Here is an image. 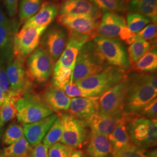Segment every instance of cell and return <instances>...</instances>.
Returning a JSON list of instances; mask_svg holds the SVG:
<instances>
[{
  "label": "cell",
  "instance_id": "cell-29",
  "mask_svg": "<svg viewBox=\"0 0 157 157\" xmlns=\"http://www.w3.org/2000/svg\"><path fill=\"white\" fill-rule=\"evenodd\" d=\"M32 147L25 137L9 145L4 150V157H22L28 156L32 150Z\"/></svg>",
  "mask_w": 157,
  "mask_h": 157
},
{
  "label": "cell",
  "instance_id": "cell-16",
  "mask_svg": "<svg viewBox=\"0 0 157 157\" xmlns=\"http://www.w3.org/2000/svg\"><path fill=\"white\" fill-rule=\"evenodd\" d=\"M59 14L65 15H89L100 19L102 12L89 0H61Z\"/></svg>",
  "mask_w": 157,
  "mask_h": 157
},
{
  "label": "cell",
  "instance_id": "cell-47",
  "mask_svg": "<svg viewBox=\"0 0 157 157\" xmlns=\"http://www.w3.org/2000/svg\"><path fill=\"white\" fill-rule=\"evenodd\" d=\"M3 124H2V121H1V118H0V137H1V128H2V126H3Z\"/></svg>",
  "mask_w": 157,
  "mask_h": 157
},
{
  "label": "cell",
  "instance_id": "cell-43",
  "mask_svg": "<svg viewBox=\"0 0 157 157\" xmlns=\"http://www.w3.org/2000/svg\"><path fill=\"white\" fill-rule=\"evenodd\" d=\"M0 25L4 26L6 27H8L9 28L13 29V25L11 21L6 17L5 13L2 11V10L0 8Z\"/></svg>",
  "mask_w": 157,
  "mask_h": 157
},
{
  "label": "cell",
  "instance_id": "cell-4",
  "mask_svg": "<svg viewBox=\"0 0 157 157\" xmlns=\"http://www.w3.org/2000/svg\"><path fill=\"white\" fill-rule=\"evenodd\" d=\"M128 81L124 112L138 113L148 103L157 98V90L147 84L140 73L128 74Z\"/></svg>",
  "mask_w": 157,
  "mask_h": 157
},
{
  "label": "cell",
  "instance_id": "cell-28",
  "mask_svg": "<svg viewBox=\"0 0 157 157\" xmlns=\"http://www.w3.org/2000/svg\"><path fill=\"white\" fill-rule=\"evenodd\" d=\"M154 45L151 43L139 37L129 45L128 48V55L130 66H133Z\"/></svg>",
  "mask_w": 157,
  "mask_h": 157
},
{
  "label": "cell",
  "instance_id": "cell-6",
  "mask_svg": "<svg viewBox=\"0 0 157 157\" xmlns=\"http://www.w3.org/2000/svg\"><path fill=\"white\" fill-rule=\"evenodd\" d=\"M97 34L108 38L118 39L129 45L139 37L137 34L132 33L129 30L124 17L111 12L103 13Z\"/></svg>",
  "mask_w": 157,
  "mask_h": 157
},
{
  "label": "cell",
  "instance_id": "cell-33",
  "mask_svg": "<svg viewBox=\"0 0 157 157\" xmlns=\"http://www.w3.org/2000/svg\"><path fill=\"white\" fill-rule=\"evenodd\" d=\"M19 97L12 96L6 98L5 103L0 107V118L4 124L17 117L16 102Z\"/></svg>",
  "mask_w": 157,
  "mask_h": 157
},
{
  "label": "cell",
  "instance_id": "cell-34",
  "mask_svg": "<svg viewBox=\"0 0 157 157\" xmlns=\"http://www.w3.org/2000/svg\"><path fill=\"white\" fill-rule=\"evenodd\" d=\"M126 25L132 33H138L151 21L139 13L129 12L126 16Z\"/></svg>",
  "mask_w": 157,
  "mask_h": 157
},
{
  "label": "cell",
  "instance_id": "cell-15",
  "mask_svg": "<svg viewBox=\"0 0 157 157\" xmlns=\"http://www.w3.org/2000/svg\"><path fill=\"white\" fill-rule=\"evenodd\" d=\"M6 72L11 90L22 95L28 90L29 83H30L26 76L24 63L13 57L7 62Z\"/></svg>",
  "mask_w": 157,
  "mask_h": 157
},
{
  "label": "cell",
  "instance_id": "cell-42",
  "mask_svg": "<svg viewBox=\"0 0 157 157\" xmlns=\"http://www.w3.org/2000/svg\"><path fill=\"white\" fill-rule=\"evenodd\" d=\"M19 1V0H4V6L11 18L15 17L17 15Z\"/></svg>",
  "mask_w": 157,
  "mask_h": 157
},
{
  "label": "cell",
  "instance_id": "cell-17",
  "mask_svg": "<svg viewBox=\"0 0 157 157\" xmlns=\"http://www.w3.org/2000/svg\"><path fill=\"white\" fill-rule=\"evenodd\" d=\"M124 112L103 114L97 112L84 122L91 132L108 136L112 133Z\"/></svg>",
  "mask_w": 157,
  "mask_h": 157
},
{
  "label": "cell",
  "instance_id": "cell-7",
  "mask_svg": "<svg viewBox=\"0 0 157 157\" xmlns=\"http://www.w3.org/2000/svg\"><path fill=\"white\" fill-rule=\"evenodd\" d=\"M92 41L109 66L129 69L130 64L128 52L120 40L97 35Z\"/></svg>",
  "mask_w": 157,
  "mask_h": 157
},
{
  "label": "cell",
  "instance_id": "cell-11",
  "mask_svg": "<svg viewBox=\"0 0 157 157\" xmlns=\"http://www.w3.org/2000/svg\"><path fill=\"white\" fill-rule=\"evenodd\" d=\"M63 133L60 142L73 148H79L87 140V130L85 122L66 113L61 117Z\"/></svg>",
  "mask_w": 157,
  "mask_h": 157
},
{
  "label": "cell",
  "instance_id": "cell-23",
  "mask_svg": "<svg viewBox=\"0 0 157 157\" xmlns=\"http://www.w3.org/2000/svg\"><path fill=\"white\" fill-rule=\"evenodd\" d=\"M41 98L53 111L60 112L69 110L71 98L61 89L51 85L48 86L44 90Z\"/></svg>",
  "mask_w": 157,
  "mask_h": 157
},
{
  "label": "cell",
  "instance_id": "cell-39",
  "mask_svg": "<svg viewBox=\"0 0 157 157\" xmlns=\"http://www.w3.org/2000/svg\"><path fill=\"white\" fill-rule=\"evenodd\" d=\"M138 114L143 118L150 119H157V99L154 98L143 107Z\"/></svg>",
  "mask_w": 157,
  "mask_h": 157
},
{
  "label": "cell",
  "instance_id": "cell-3",
  "mask_svg": "<svg viewBox=\"0 0 157 157\" xmlns=\"http://www.w3.org/2000/svg\"><path fill=\"white\" fill-rule=\"evenodd\" d=\"M131 142L143 148L157 146V119L143 118L138 113H124Z\"/></svg>",
  "mask_w": 157,
  "mask_h": 157
},
{
  "label": "cell",
  "instance_id": "cell-44",
  "mask_svg": "<svg viewBox=\"0 0 157 157\" xmlns=\"http://www.w3.org/2000/svg\"><path fill=\"white\" fill-rule=\"evenodd\" d=\"M70 157H86L84 152L80 150H73Z\"/></svg>",
  "mask_w": 157,
  "mask_h": 157
},
{
  "label": "cell",
  "instance_id": "cell-12",
  "mask_svg": "<svg viewBox=\"0 0 157 157\" xmlns=\"http://www.w3.org/2000/svg\"><path fill=\"white\" fill-rule=\"evenodd\" d=\"M100 19L89 15H65L56 17V22L69 33L89 36L92 40L97 36Z\"/></svg>",
  "mask_w": 157,
  "mask_h": 157
},
{
  "label": "cell",
  "instance_id": "cell-30",
  "mask_svg": "<svg viewBox=\"0 0 157 157\" xmlns=\"http://www.w3.org/2000/svg\"><path fill=\"white\" fill-rule=\"evenodd\" d=\"M101 12L123 13L126 11L124 0H89Z\"/></svg>",
  "mask_w": 157,
  "mask_h": 157
},
{
  "label": "cell",
  "instance_id": "cell-27",
  "mask_svg": "<svg viewBox=\"0 0 157 157\" xmlns=\"http://www.w3.org/2000/svg\"><path fill=\"white\" fill-rule=\"evenodd\" d=\"M44 0H19L18 16L20 24L25 23L39 11Z\"/></svg>",
  "mask_w": 157,
  "mask_h": 157
},
{
  "label": "cell",
  "instance_id": "cell-8",
  "mask_svg": "<svg viewBox=\"0 0 157 157\" xmlns=\"http://www.w3.org/2000/svg\"><path fill=\"white\" fill-rule=\"evenodd\" d=\"M25 62L28 78L39 83H45L49 79L56 63L41 46H39L31 53Z\"/></svg>",
  "mask_w": 157,
  "mask_h": 157
},
{
  "label": "cell",
  "instance_id": "cell-31",
  "mask_svg": "<svg viewBox=\"0 0 157 157\" xmlns=\"http://www.w3.org/2000/svg\"><path fill=\"white\" fill-rule=\"evenodd\" d=\"M63 133V125L61 117H57L43 140V144L50 147L60 142Z\"/></svg>",
  "mask_w": 157,
  "mask_h": 157
},
{
  "label": "cell",
  "instance_id": "cell-9",
  "mask_svg": "<svg viewBox=\"0 0 157 157\" xmlns=\"http://www.w3.org/2000/svg\"><path fill=\"white\" fill-rule=\"evenodd\" d=\"M46 29L23 26L13 36V57L23 63L25 62L27 57L39 46Z\"/></svg>",
  "mask_w": 157,
  "mask_h": 157
},
{
  "label": "cell",
  "instance_id": "cell-10",
  "mask_svg": "<svg viewBox=\"0 0 157 157\" xmlns=\"http://www.w3.org/2000/svg\"><path fill=\"white\" fill-rule=\"evenodd\" d=\"M128 76L98 97V111L103 114L124 112L125 98L128 89Z\"/></svg>",
  "mask_w": 157,
  "mask_h": 157
},
{
  "label": "cell",
  "instance_id": "cell-35",
  "mask_svg": "<svg viewBox=\"0 0 157 157\" xmlns=\"http://www.w3.org/2000/svg\"><path fill=\"white\" fill-rule=\"evenodd\" d=\"M24 136L23 128L19 124L13 123L9 125L3 136L2 143L5 145H10Z\"/></svg>",
  "mask_w": 157,
  "mask_h": 157
},
{
  "label": "cell",
  "instance_id": "cell-48",
  "mask_svg": "<svg viewBox=\"0 0 157 157\" xmlns=\"http://www.w3.org/2000/svg\"><path fill=\"white\" fill-rule=\"evenodd\" d=\"M29 157V156H26V157Z\"/></svg>",
  "mask_w": 157,
  "mask_h": 157
},
{
  "label": "cell",
  "instance_id": "cell-5",
  "mask_svg": "<svg viewBox=\"0 0 157 157\" xmlns=\"http://www.w3.org/2000/svg\"><path fill=\"white\" fill-rule=\"evenodd\" d=\"M16 108L17 119L23 124L37 122L54 112L39 95L28 92L17 98Z\"/></svg>",
  "mask_w": 157,
  "mask_h": 157
},
{
  "label": "cell",
  "instance_id": "cell-22",
  "mask_svg": "<svg viewBox=\"0 0 157 157\" xmlns=\"http://www.w3.org/2000/svg\"><path fill=\"white\" fill-rule=\"evenodd\" d=\"M108 138L112 146V157H115L118 152L132 143L124 113L118 121L112 133L108 136Z\"/></svg>",
  "mask_w": 157,
  "mask_h": 157
},
{
  "label": "cell",
  "instance_id": "cell-41",
  "mask_svg": "<svg viewBox=\"0 0 157 157\" xmlns=\"http://www.w3.org/2000/svg\"><path fill=\"white\" fill-rule=\"evenodd\" d=\"M48 150V147L47 146L40 143L32 147L30 154L31 157H49Z\"/></svg>",
  "mask_w": 157,
  "mask_h": 157
},
{
  "label": "cell",
  "instance_id": "cell-18",
  "mask_svg": "<svg viewBox=\"0 0 157 157\" xmlns=\"http://www.w3.org/2000/svg\"><path fill=\"white\" fill-rule=\"evenodd\" d=\"M57 117V114H52L37 122L23 124L24 136L30 146L41 142Z\"/></svg>",
  "mask_w": 157,
  "mask_h": 157
},
{
  "label": "cell",
  "instance_id": "cell-21",
  "mask_svg": "<svg viewBox=\"0 0 157 157\" xmlns=\"http://www.w3.org/2000/svg\"><path fill=\"white\" fill-rule=\"evenodd\" d=\"M87 141L86 152L88 157H112V146L108 136L91 132Z\"/></svg>",
  "mask_w": 157,
  "mask_h": 157
},
{
  "label": "cell",
  "instance_id": "cell-32",
  "mask_svg": "<svg viewBox=\"0 0 157 157\" xmlns=\"http://www.w3.org/2000/svg\"><path fill=\"white\" fill-rule=\"evenodd\" d=\"M114 157H157V150L147 151V150L131 143Z\"/></svg>",
  "mask_w": 157,
  "mask_h": 157
},
{
  "label": "cell",
  "instance_id": "cell-40",
  "mask_svg": "<svg viewBox=\"0 0 157 157\" xmlns=\"http://www.w3.org/2000/svg\"><path fill=\"white\" fill-rule=\"evenodd\" d=\"M62 90L69 98L86 97L78 86L73 82H70L66 84L63 86Z\"/></svg>",
  "mask_w": 157,
  "mask_h": 157
},
{
  "label": "cell",
  "instance_id": "cell-37",
  "mask_svg": "<svg viewBox=\"0 0 157 157\" xmlns=\"http://www.w3.org/2000/svg\"><path fill=\"white\" fill-rule=\"evenodd\" d=\"M73 148L61 143H57L48 147L49 157H70Z\"/></svg>",
  "mask_w": 157,
  "mask_h": 157
},
{
  "label": "cell",
  "instance_id": "cell-45",
  "mask_svg": "<svg viewBox=\"0 0 157 157\" xmlns=\"http://www.w3.org/2000/svg\"><path fill=\"white\" fill-rule=\"evenodd\" d=\"M6 97L4 93L0 89V107L2 106L6 102Z\"/></svg>",
  "mask_w": 157,
  "mask_h": 157
},
{
  "label": "cell",
  "instance_id": "cell-19",
  "mask_svg": "<svg viewBox=\"0 0 157 157\" xmlns=\"http://www.w3.org/2000/svg\"><path fill=\"white\" fill-rule=\"evenodd\" d=\"M59 14V4L56 1L43 2L39 11L23 24V26L47 28Z\"/></svg>",
  "mask_w": 157,
  "mask_h": 157
},
{
  "label": "cell",
  "instance_id": "cell-49",
  "mask_svg": "<svg viewBox=\"0 0 157 157\" xmlns=\"http://www.w3.org/2000/svg\"><path fill=\"white\" fill-rule=\"evenodd\" d=\"M0 157H2V156H1V155H0Z\"/></svg>",
  "mask_w": 157,
  "mask_h": 157
},
{
  "label": "cell",
  "instance_id": "cell-13",
  "mask_svg": "<svg viewBox=\"0 0 157 157\" xmlns=\"http://www.w3.org/2000/svg\"><path fill=\"white\" fill-rule=\"evenodd\" d=\"M68 38L67 30L56 23L44 32L40 44L53 61L56 62L67 46Z\"/></svg>",
  "mask_w": 157,
  "mask_h": 157
},
{
  "label": "cell",
  "instance_id": "cell-24",
  "mask_svg": "<svg viewBox=\"0 0 157 157\" xmlns=\"http://www.w3.org/2000/svg\"><path fill=\"white\" fill-rule=\"evenodd\" d=\"M126 11L139 13L152 23H157V0H143L139 2L124 4Z\"/></svg>",
  "mask_w": 157,
  "mask_h": 157
},
{
  "label": "cell",
  "instance_id": "cell-14",
  "mask_svg": "<svg viewBox=\"0 0 157 157\" xmlns=\"http://www.w3.org/2000/svg\"><path fill=\"white\" fill-rule=\"evenodd\" d=\"M68 41L54 67H62L73 71L78 52L84 44L91 40L89 36L68 32Z\"/></svg>",
  "mask_w": 157,
  "mask_h": 157
},
{
  "label": "cell",
  "instance_id": "cell-20",
  "mask_svg": "<svg viewBox=\"0 0 157 157\" xmlns=\"http://www.w3.org/2000/svg\"><path fill=\"white\" fill-rule=\"evenodd\" d=\"M98 97H84L72 98L69 111L75 118L85 121L98 111Z\"/></svg>",
  "mask_w": 157,
  "mask_h": 157
},
{
  "label": "cell",
  "instance_id": "cell-46",
  "mask_svg": "<svg viewBox=\"0 0 157 157\" xmlns=\"http://www.w3.org/2000/svg\"><path fill=\"white\" fill-rule=\"evenodd\" d=\"M124 4L127 3H135V2H139L142 1L143 0H124Z\"/></svg>",
  "mask_w": 157,
  "mask_h": 157
},
{
  "label": "cell",
  "instance_id": "cell-25",
  "mask_svg": "<svg viewBox=\"0 0 157 157\" xmlns=\"http://www.w3.org/2000/svg\"><path fill=\"white\" fill-rule=\"evenodd\" d=\"M132 70L137 73H154L157 69V48L156 44L132 66Z\"/></svg>",
  "mask_w": 157,
  "mask_h": 157
},
{
  "label": "cell",
  "instance_id": "cell-2",
  "mask_svg": "<svg viewBox=\"0 0 157 157\" xmlns=\"http://www.w3.org/2000/svg\"><path fill=\"white\" fill-rule=\"evenodd\" d=\"M109 66L95 43L92 40L88 41L78 52L73 70L72 82L100 73Z\"/></svg>",
  "mask_w": 157,
  "mask_h": 157
},
{
  "label": "cell",
  "instance_id": "cell-26",
  "mask_svg": "<svg viewBox=\"0 0 157 157\" xmlns=\"http://www.w3.org/2000/svg\"><path fill=\"white\" fill-rule=\"evenodd\" d=\"M13 29L0 25V61L8 62L13 58Z\"/></svg>",
  "mask_w": 157,
  "mask_h": 157
},
{
  "label": "cell",
  "instance_id": "cell-1",
  "mask_svg": "<svg viewBox=\"0 0 157 157\" xmlns=\"http://www.w3.org/2000/svg\"><path fill=\"white\" fill-rule=\"evenodd\" d=\"M128 70L109 66L101 72L75 83L86 97H99L128 76Z\"/></svg>",
  "mask_w": 157,
  "mask_h": 157
},
{
  "label": "cell",
  "instance_id": "cell-36",
  "mask_svg": "<svg viewBox=\"0 0 157 157\" xmlns=\"http://www.w3.org/2000/svg\"><path fill=\"white\" fill-rule=\"evenodd\" d=\"M0 89L6 94V98L16 96L21 97V95L11 90L8 78L6 72V67L4 63L0 61Z\"/></svg>",
  "mask_w": 157,
  "mask_h": 157
},
{
  "label": "cell",
  "instance_id": "cell-38",
  "mask_svg": "<svg viewBox=\"0 0 157 157\" xmlns=\"http://www.w3.org/2000/svg\"><path fill=\"white\" fill-rule=\"evenodd\" d=\"M157 24L155 23H149L137 33V35L140 39L150 43L152 41L153 43H155V39L157 38Z\"/></svg>",
  "mask_w": 157,
  "mask_h": 157
}]
</instances>
